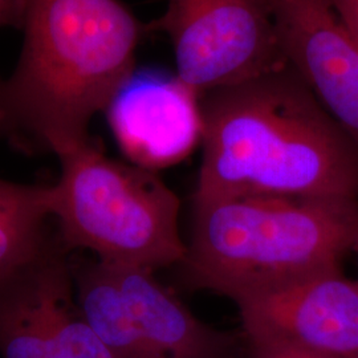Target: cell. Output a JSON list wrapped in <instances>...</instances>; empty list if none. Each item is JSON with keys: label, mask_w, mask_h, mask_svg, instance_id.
Masks as SVG:
<instances>
[{"label": "cell", "mask_w": 358, "mask_h": 358, "mask_svg": "<svg viewBox=\"0 0 358 358\" xmlns=\"http://www.w3.org/2000/svg\"><path fill=\"white\" fill-rule=\"evenodd\" d=\"M192 203L235 196L358 201V148L288 65L202 96Z\"/></svg>", "instance_id": "obj_1"}, {"label": "cell", "mask_w": 358, "mask_h": 358, "mask_svg": "<svg viewBox=\"0 0 358 358\" xmlns=\"http://www.w3.org/2000/svg\"><path fill=\"white\" fill-rule=\"evenodd\" d=\"M17 28L20 59L0 76V140L57 157L90 140L148 29L120 0H22Z\"/></svg>", "instance_id": "obj_2"}, {"label": "cell", "mask_w": 358, "mask_h": 358, "mask_svg": "<svg viewBox=\"0 0 358 358\" xmlns=\"http://www.w3.org/2000/svg\"><path fill=\"white\" fill-rule=\"evenodd\" d=\"M192 210L182 278L235 303L341 268L358 242L357 199L235 196Z\"/></svg>", "instance_id": "obj_3"}, {"label": "cell", "mask_w": 358, "mask_h": 358, "mask_svg": "<svg viewBox=\"0 0 358 358\" xmlns=\"http://www.w3.org/2000/svg\"><path fill=\"white\" fill-rule=\"evenodd\" d=\"M57 158L52 215L71 251L154 273L185 259L180 202L157 171L115 161L92 137Z\"/></svg>", "instance_id": "obj_4"}, {"label": "cell", "mask_w": 358, "mask_h": 358, "mask_svg": "<svg viewBox=\"0 0 358 358\" xmlns=\"http://www.w3.org/2000/svg\"><path fill=\"white\" fill-rule=\"evenodd\" d=\"M83 316L115 358H243V336L199 320L145 269L72 255Z\"/></svg>", "instance_id": "obj_5"}, {"label": "cell", "mask_w": 358, "mask_h": 358, "mask_svg": "<svg viewBox=\"0 0 358 358\" xmlns=\"http://www.w3.org/2000/svg\"><path fill=\"white\" fill-rule=\"evenodd\" d=\"M146 29L166 34L177 76L201 97L288 66L269 0H169Z\"/></svg>", "instance_id": "obj_6"}, {"label": "cell", "mask_w": 358, "mask_h": 358, "mask_svg": "<svg viewBox=\"0 0 358 358\" xmlns=\"http://www.w3.org/2000/svg\"><path fill=\"white\" fill-rule=\"evenodd\" d=\"M72 255L62 236L0 272L1 358H115L78 307Z\"/></svg>", "instance_id": "obj_7"}, {"label": "cell", "mask_w": 358, "mask_h": 358, "mask_svg": "<svg viewBox=\"0 0 358 358\" xmlns=\"http://www.w3.org/2000/svg\"><path fill=\"white\" fill-rule=\"evenodd\" d=\"M239 308L243 337L332 358H358V279L325 271L263 294Z\"/></svg>", "instance_id": "obj_8"}, {"label": "cell", "mask_w": 358, "mask_h": 358, "mask_svg": "<svg viewBox=\"0 0 358 358\" xmlns=\"http://www.w3.org/2000/svg\"><path fill=\"white\" fill-rule=\"evenodd\" d=\"M280 50L358 148V43L332 0H269Z\"/></svg>", "instance_id": "obj_9"}, {"label": "cell", "mask_w": 358, "mask_h": 358, "mask_svg": "<svg viewBox=\"0 0 358 358\" xmlns=\"http://www.w3.org/2000/svg\"><path fill=\"white\" fill-rule=\"evenodd\" d=\"M199 99L177 75L134 69L105 113L130 164L158 171L185 161L202 142Z\"/></svg>", "instance_id": "obj_10"}, {"label": "cell", "mask_w": 358, "mask_h": 358, "mask_svg": "<svg viewBox=\"0 0 358 358\" xmlns=\"http://www.w3.org/2000/svg\"><path fill=\"white\" fill-rule=\"evenodd\" d=\"M57 235L51 185L0 178V272L34 259Z\"/></svg>", "instance_id": "obj_11"}, {"label": "cell", "mask_w": 358, "mask_h": 358, "mask_svg": "<svg viewBox=\"0 0 358 358\" xmlns=\"http://www.w3.org/2000/svg\"><path fill=\"white\" fill-rule=\"evenodd\" d=\"M243 358H332L273 341L243 337Z\"/></svg>", "instance_id": "obj_12"}, {"label": "cell", "mask_w": 358, "mask_h": 358, "mask_svg": "<svg viewBox=\"0 0 358 358\" xmlns=\"http://www.w3.org/2000/svg\"><path fill=\"white\" fill-rule=\"evenodd\" d=\"M332 3L358 43V0H332Z\"/></svg>", "instance_id": "obj_13"}, {"label": "cell", "mask_w": 358, "mask_h": 358, "mask_svg": "<svg viewBox=\"0 0 358 358\" xmlns=\"http://www.w3.org/2000/svg\"><path fill=\"white\" fill-rule=\"evenodd\" d=\"M22 0H0V28L15 27L20 22Z\"/></svg>", "instance_id": "obj_14"}, {"label": "cell", "mask_w": 358, "mask_h": 358, "mask_svg": "<svg viewBox=\"0 0 358 358\" xmlns=\"http://www.w3.org/2000/svg\"><path fill=\"white\" fill-rule=\"evenodd\" d=\"M355 252H356V254H357V256H358V242H357V244H356V248H355Z\"/></svg>", "instance_id": "obj_15"}]
</instances>
